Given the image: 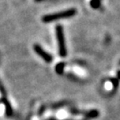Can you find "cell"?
Masks as SVG:
<instances>
[{"label":"cell","instance_id":"cell-2","mask_svg":"<svg viewBox=\"0 0 120 120\" xmlns=\"http://www.w3.org/2000/svg\"><path fill=\"white\" fill-rule=\"evenodd\" d=\"M56 36L58 40L59 55L61 57H65L67 55V51H66L65 43H64V32H63V28L59 25L56 27Z\"/></svg>","mask_w":120,"mask_h":120},{"label":"cell","instance_id":"cell-5","mask_svg":"<svg viewBox=\"0 0 120 120\" xmlns=\"http://www.w3.org/2000/svg\"><path fill=\"white\" fill-rule=\"evenodd\" d=\"M99 1L98 0H94V1H92L91 2V5L93 6V8H98V7H99Z\"/></svg>","mask_w":120,"mask_h":120},{"label":"cell","instance_id":"cell-3","mask_svg":"<svg viewBox=\"0 0 120 120\" xmlns=\"http://www.w3.org/2000/svg\"><path fill=\"white\" fill-rule=\"evenodd\" d=\"M34 51L37 52L38 54L39 55V56L41 57L43 60H44L45 62H47V63L52 62V57H51L48 52H45V51L43 50L40 46H38V45H34Z\"/></svg>","mask_w":120,"mask_h":120},{"label":"cell","instance_id":"cell-4","mask_svg":"<svg viewBox=\"0 0 120 120\" xmlns=\"http://www.w3.org/2000/svg\"><path fill=\"white\" fill-rule=\"evenodd\" d=\"M64 64L63 63H60L57 65L56 67V72L59 74L63 73V71H64Z\"/></svg>","mask_w":120,"mask_h":120},{"label":"cell","instance_id":"cell-1","mask_svg":"<svg viewBox=\"0 0 120 120\" xmlns=\"http://www.w3.org/2000/svg\"><path fill=\"white\" fill-rule=\"evenodd\" d=\"M76 13V10L75 9H68L66 11L61 12V13H54V14H49L46 15L43 18V21L44 22H52V21L58 20L59 19H65V18H70Z\"/></svg>","mask_w":120,"mask_h":120},{"label":"cell","instance_id":"cell-7","mask_svg":"<svg viewBox=\"0 0 120 120\" xmlns=\"http://www.w3.org/2000/svg\"><path fill=\"white\" fill-rule=\"evenodd\" d=\"M36 1H42V0H36Z\"/></svg>","mask_w":120,"mask_h":120},{"label":"cell","instance_id":"cell-6","mask_svg":"<svg viewBox=\"0 0 120 120\" xmlns=\"http://www.w3.org/2000/svg\"><path fill=\"white\" fill-rule=\"evenodd\" d=\"M118 77H119V79H120V72L118 73Z\"/></svg>","mask_w":120,"mask_h":120}]
</instances>
